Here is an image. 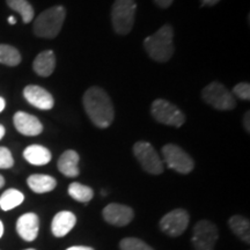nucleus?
Listing matches in <instances>:
<instances>
[{
  "mask_svg": "<svg viewBox=\"0 0 250 250\" xmlns=\"http://www.w3.org/2000/svg\"><path fill=\"white\" fill-rule=\"evenodd\" d=\"M65 18L66 9L61 5L45 9L34 21V34L42 39H55L61 33Z\"/></svg>",
  "mask_w": 250,
  "mask_h": 250,
  "instance_id": "nucleus-3",
  "label": "nucleus"
},
{
  "mask_svg": "<svg viewBox=\"0 0 250 250\" xmlns=\"http://www.w3.org/2000/svg\"><path fill=\"white\" fill-rule=\"evenodd\" d=\"M23 158L34 166H44L51 161V152L42 145H30L23 151Z\"/></svg>",
  "mask_w": 250,
  "mask_h": 250,
  "instance_id": "nucleus-19",
  "label": "nucleus"
},
{
  "mask_svg": "<svg viewBox=\"0 0 250 250\" xmlns=\"http://www.w3.org/2000/svg\"><path fill=\"white\" fill-rule=\"evenodd\" d=\"M162 155L168 167L180 174H189L195 167L191 156L175 144L165 145L162 147Z\"/></svg>",
  "mask_w": 250,
  "mask_h": 250,
  "instance_id": "nucleus-8",
  "label": "nucleus"
},
{
  "mask_svg": "<svg viewBox=\"0 0 250 250\" xmlns=\"http://www.w3.org/2000/svg\"><path fill=\"white\" fill-rule=\"evenodd\" d=\"M15 129L23 136L35 137L42 133L43 125L39 118L24 111H18L13 117Z\"/></svg>",
  "mask_w": 250,
  "mask_h": 250,
  "instance_id": "nucleus-13",
  "label": "nucleus"
},
{
  "mask_svg": "<svg viewBox=\"0 0 250 250\" xmlns=\"http://www.w3.org/2000/svg\"><path fill=\"white\" fill-rule=\"evenodd\" d=\"M133 154L145 171L152 175H160L164 171V165L158 152L147 142H138L133 145Z\"/></svg>",
  "mask_w": 250,
  "mask_h": 250,
  "instance_id": "nucleus-7",
  "label": "nucleus"
},
{
  "mask_svg": "<svg viewBox=\"0 0 250 250\" xmlns=\"http://www.w3.org/2000/svg\"><path fill=\"white\" fill-rule=\"evenodd\" d=\"M28 187L35 193H46L52 191L57 186V181L50 175L34 174L27 179Z\"/></svg>",
  "mask_w": 250,
  "mask_h": 250,
  "instance_id": "nucleus-18",
  "label": "nucleus"
},
{
  "mask_svg": "<svg viewBox=\"0 0 250 250\" xmlns=\"http://www.w3.org/2000/svg\"><path fill=\"white\" fill-rule=\"evenodd\" d=\"M203 6H213L215 4H218L220 0H201Z\"/></svg>",
  "mask_w": 250,
  "mask_h": 250,
  "instance_id": "nucleus-31",
  "label": "nucleus"
},
{
  "mask_svg": "<svg viewBox=\"0 0 250 250\" xmlns=\"http://www.w3.org/2000/svg\"><path fill=\"white\" fill-rule=\"evenodd\" d=\"M21 62V54L14 46L0 44V64L6 66H18Z\"/></svg>",
  "mask_w": 250,
  "mask_h": 250,
  "instance_id": "nucleus-24",
  "label": "nucleus"
},
{
  "mask_svg": "<svg viewBox=\"0 0 250 250\" xmlns=\"http://www.w3.org/2000/svg\"><path fill=\"white\" fill-rule=\"evenodd\" d=\"M151 114L159 123L180 127L186 122V115L176 105L165 99H158L152 103Z\"/></svg>",
  "mask_w": 250,
  "mask_h": 250,
  "instance_id": "nucleus-6",
  "label": "nucleus"
},
{
  "mask_svg": "<svg viewBox=\"0 0 250 250\" xmlns=\"http://www.w3.org/2000/svg\"><path fill=\"white\" fill-rule=\"evenodd\" d=\"M218 237L217 226L210 220H201L193 227L192 246L195 250H213Z\"/></svg>",
  "mask_w": 250,
  "mask_h": 250,
  "instance_id": "nucleus-9",
  "label": "nucleus"
},
{
  "mask_svg": "<svg viewBox=\"0 0 250 250\" xmlns=\"http://www.w3.org/2000/svg\"><path fill=\"white\" fill-rule=\"evenodd\" d=\"M203 100L217 110L227 111L235 108L236 102L232 92H229L223 83H211L203 89Z\"/></svg>",
  "mask_w": 250,
  "mask_h": 250,
  "instance_id": "nucleus-5",
  "label": "nucleus"
},
{
  "mask_svg": "<svg viewBox=\"0 0 250 250\" xmlns=\"http://www.w3.org/2000/svg\"><path fill=\"white\" fill-rule=\"evenodd\" d=\"M121 250H154L138 237H125L120 242Z\"/></svg>",
  "mask_w": 250,
  "mask_h": 250,
  "instance_id": "nucleus-25",
  "label": "nucleus"
},
{
  "mask_svg": "<svg viewBox=\"0 0 250 250\" xmlns=\"http://www.w3.org/2000/svg\"><path fill=\"white\" fill-rule=\"evenodd\" d=\"M174 29L169 24H165L153 35L146 37L144 48L153 61L166 62L174 55Z\"/></svg>",
  "mask_w": 250,
  "mask_h": 250,
  "instance_id": "nucleus-2",
  "label": "nucleus"
},
{
  "mask_svg": "<svg viewBox=\"0 0 250 250\" xmlns=\"http://www.w3.org/2000/svg\"><path fill=\"white\" fill-rule=\"evenodd\" d=\"M230 229L242 240L243 242L250 243V223L249 219H247L242 215H233L228 220Z\"/></svg>",
  "mask_w": 250,
  "mask_h": 250,
  "instance_id": "nucleus-20",
  "label": "nucleus"
},
{
  "mask_svg": "<svg viewBox=\"0 0 250 250\" xmlns=\"http://www.w3.org/2000/svg\"><path fill=\"white\" fill-rule=\"evenodd\" d=\"M23 96L31 105L41 110H50L54 108L55 101L52 95L43 87L29 85L23 89Z\"/></svg>",
  "mask_w": 250,
  "mask_h": 250,
  "instance_id": "nucleus-12",
  "label": "nucleus"
},
{
  "mask_svg": "<svg viewBox=\"0 0 250 250\" xmlns=\"http://www.w3.org/2000/svg\"><path fill=\"white\" fill-rule=\"evenodd\" d=\"M83 108L89 120L100 129L110 126L115 117L114 105L107 93L100 87H90L83 98Z\"/></svg>",
  "mask_w": 250,
  "mask_h": 250,
  "instance_id": "nucleus-1",
  "label": "nucleus"
},
{
  "mask_svg": "<svg viewBox=\"0 0 250 250\" xmlns=\"http://www.w3.org/2000/svg\"><path fill=\"white\" fill-rule=\"evenodd\" d=\"M155 4L161 8H168L169 6L173 4L174 0H154Z\"/></svg>",
  "mask_w": 250,
  "mask_h": 250,
  "instance_id": "nucleus-28",
  "label": "nucleus"
},
{
  "mask_svg": "<svg viewBox=\"0 0 250 250\" xmlns=\"http://www.w3.org/2000/svg\"><path fill=\"white\" fill-rule=\"evenodd\" d=\"M233 95H236L237 98L241 100L249 101L250 100V85L248 83H240L236 86H234Z\"/></svg>",
  "mask_w": 250,
  "mask_h": 250,
  "instance_id": "nucleus-27",
  "label": "nucleus"
},
{
  "mask_svg": "<svg viewBox=\"0 0 250 250\" xmlns=\"http://www.w3.org/2000/svg\"><path fill=\"white\" fill-rule=\"evenodd\" d=\"M24 201V196L17 189H8L0 196V208L2 211L13 210Z\"/></svg>",
  "mask_w": 250,
  "mask_h": 250,
  "instance_id": "nucleus-21",
  "label": "nucleus"
},
{
  "mask_svg": "<svg viewBox=\"0 0 250 250\" xmlns=\"http://www.w3.org/2000/svg\"><path fill=\"white\" fill-rule=\"evenodd\" d=\"M103 219L114 226L123 227L129 225L134 217V212L130 206L111 203L103 208Z\"/></svg>",
  "mask_w": 250,
  "mask_h": 250,
  "instance_id": "nucleus-11",
  "label": "nucleus"
},
{
  "mask_svg": "<svg viewBox=\"0 0 250 250\" xmlns=\"http://www.w3.org/2000/svg\"><path fill=\"white\" fill-rule=\"evenodd\" d=\"M8 22L11 24H15V23H17V19H15L14 17H9L8 18Z\"/></svg>",
  "mask_w": 250,
  "mask_h": 250,
  "instance_id": "nucleus-35",
  "label": "nucleus"
},
{
  "mask_svg": "<svg viewBox=\"0 0 250 250\" xmlns=\"http://www.w3.org/2000/svg\"><path fill=\"white\" fill-rule=\"evenodd\" d=\"M24 250H36V249H34V248H29V249H24Z\"/></svg>",
  "mask_w": 250,
  "mask_h": 250,
  "instance_id": "nucleus-37",
  "label": "nucleus"
},
{
  "mask_svg": "<svg viewBox=\"0 0 250 250\" xmlns=\"http://www.w3.org/2000/svg\"><path fill=\"white\" fill-rule=\"evenodd\" d=\"M4 186H5V179L1 176V175H0V189H1Z\"/></svg>",
  "mask_w": 250,
  "mask_h": 250,
  "instance_id": "nucleus-36",
  "label": "nucleus"
},
{
  "mask_svg": "<svg viewBox=\"0 0 250 250\" xmlns=\"http://www.w3.org/2000/svg\"><path fill=\"white\" fill-rule=\"evenodd\" d=\"M77 224L76 214L70 211H61L55 215L51 223V232L56 237L67 235Z\"/></svg>",
  "mask_w": 250,
  "mask_h": 250,
  "instance_id": "nucleus-15",
  "label": "nucleus"
},
{
  "mask_svg": "<svg viewBox=\"0 0 250 250\" xmlns=\"http://www.w3.org/2000/svg\"><path fill=\"white\" fill-rule=\"evenodd\" d=\"M56 67V56L54 51L46 50L36 56L33 62V68L40 77H50Z\"/></svg>",
  "mask_w": 250,
  "mask_h": 250,
  "instance_id": "nucleus-17",
  "label": "nucleus"
},
{
  "mask_svg": "<svg viewBox=\"0 0 250 250\" xmlns=\"http://www.w3.org/2000/svg\"><path fill=\"white\" fill-rule=\"evenodd\" d=\"M40 230L39 215L33 212H28L21 215L17 221V232L24 241L31 242L36 240Z\"/></svg>",
  "mask_w": 250,
  "mask_h": 250,
  "instance_id": "nucleus-14",
  "label": "nucleus"
},
{
  "mask_svg": "<svg viewBox=\"0 0 250 250\" xmlns=\"http://www.w3.org/2000/svg\"><path fill=\"white\" fill-rule=\"evenodd\" d=\"M5 105H6L5 100L2 99V98H0V112H1L2 110H4V109H5Z\"/></svg>",
  "mask_w": 250,
  "mask_h": 250,
  "instance_id": "nucleus-32",
  "label": "nucleus"
},
{
  "mask_svg": "<svg viewBox=\"0 0 250 250\" xmlns=\"http://www.w3.org/2000/svg\"><path fill=\"white\" fill-rule=\"evenodd\" d=\"M249 120H250V114H249V111H247V114L245 115V118H243V125H245V129L247 130V132H249L250 131Z\"/></svg>",
  "mask_w": 250,
  "mask_h": 250,
  "instance_id": "nucleus-29",
  "label": "nucleus"
},
{
  "mask_svg": "<svg viewBox=\"0 0 250 250\" xmlns=\"http://www.w3.org/2000/svg\"><path fill=\"white\" fill-rule=\"evenodd\" d=\"M6 4L9 8L21 15L24 23H29L30 21H33L35 12L28 0H6Z\"/></svg>",
  "mask_w": 250,
  "mask_h": 250,
  "instance_id": "nucleus-22",
  "label": "nucleus"
},
{
  "mask_svg": "<svg viewBox=\"0 0 250 250\" xmlns=\"http://www.w3.org/2000/svg\"><path fill=\"white\" fill-rule=\"evenodd\" d=\"M137 5L134 0H115L111 8V23L120 35H126L132 29Z\"/></svg>",
  "mask_w": 250,
  "mask_h": 250,
  "instance_id": "nucleus-4",
  "label": "nucleus"
},
{
  "mask_svg": "<svg viewBox=\"0 0 250 250\" xmlns=\"http://www.w3.org/2000/svg\"><path fill=\"white\" fill-rule=\"evenodd\" d=\"M2 235H4V224L0 220V239H1Z\"/></svg>",
  "mask_w": 250,
  "mask_h": 250,
  "instance_id": "nucleus-34",
  "label": "nucleus"
},
{
  "mask_svg": "<svg viewBox=\"0 0 250 250\" xmlns=\"http://www.w3.org/2000/svg\"><path fill=\"white\" fill-rule=\"evenodd\" d=\"M66 250H94L92 247H86V246H74V247H70Z\"/></svg>",
  "mask_w": 250,
  "mask_h": 250,
  "instance_id": "nucleus-30",
  "label": "nucleus"
},
{
  "mask_svg": "<svg viewBox=\"0 0 250 250\" xmlns=\"http://www.w3.org/2000/svg\"><path fill=\"white\" fill-rule=\"evenodd\" d=\"M14 166V159L7 147L0 146V169H9Z\"/></svg>",
  "mask_w": 250,
  "mask_h": 250,
  "instance_id": "nucleus-26",
  "label": "nucleus"
},
{
  "mask_svg": "<svg viewBox=\"0 0 250 250\" xmlns=\"http://www.w3.org/2000/svg\"><path fill=\"white\" fill-rule=\"evenodd\" d=\"M189 213L183 208H176L168 212L160 220V228L169 236H180L186 232L189 225Z\"/></svg>",
  "mask_w": 250,
  "mask_h": 250,
  "instance_id": "nucleus-10",
  "label": "nucleus"
},
{
  "mask_svg": "<svg viewBox=\"0 0 250 250\" xmlns=\"http://www.w3.org/2000/svg\"><path fill=\"white\" fill-rule=\"evenodd\" d=\"M68 195H70L74 201L80 202V203H87L92 201L94 197V191L92 188L83 186L79 182H73L68 187Z\"/></svg>",
  "mask_w": 250,
  "mask_h": 250,
  "instance_id": "nucleus-23",
  "label": "nucleus"
},
{
  "mask_svg": "<svg viewBox=\"0 0 250 250\" xmlns=\"http://www.w3.org/2000/svg\"><path fill=\"white\" fill-rule=\"evenodd\" d=\"M79 161V154L73 149H67L58 159V170L66 177H77L80 173L79 167H78Z\"/></svg>",
  "mask_w": 250,
  "mask_h": 250,
  "instance_id": "nucleus-16",
  "label": "nucleus"
},
{
  "mask_svg": "<svg viewBox=\"0 0 250 250\" xmlns=\"http://www.w3.org/2000/svg\"><path fill=\"white\" fill-rule=\"evenodd\" d=\"M4 136H5V127L0 124V140L4 138Z\"/></svg>",
  "mask_w": 250,
  "mask_h": 250,
  "instance_id": "nucleus-33",
  "label": "nucleus"
}]
</instances>
